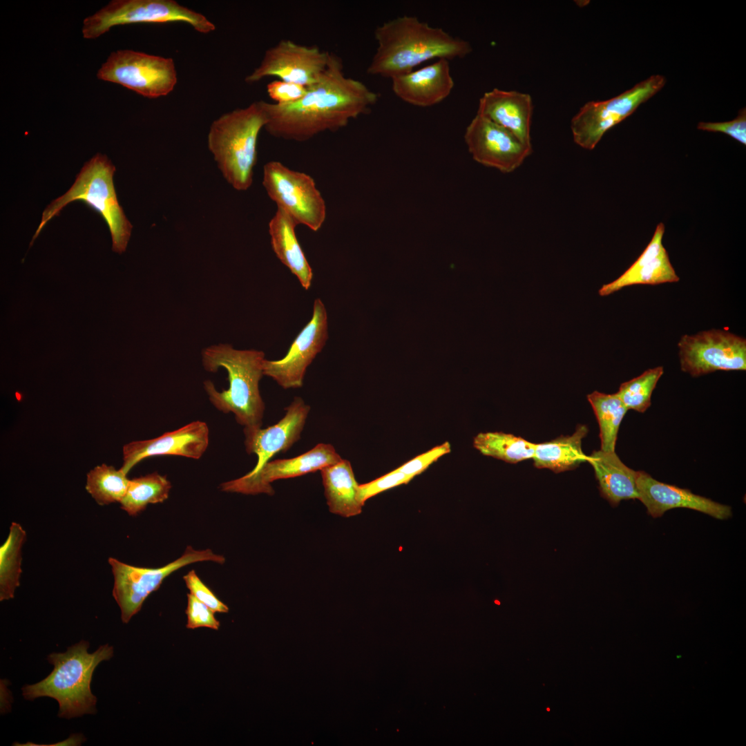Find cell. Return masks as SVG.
Segmentation results:
<instances>
[{
    "instance_id": "6da1fadb",
    "label": "cell",
    "mask_w": 746,
    "mask_h": 746,
    "mask_svg": "<svg viewBox=\"0 0 746 746\" xmlns=\"http://www.w3.org/2000/svg\"><path fill=\"white\" fill-rule=\"evenodd\" d=\"M378 98L362 82L345 76L341 59L331 52L325 72L302 98L285 105L263 101L265 129L276 137L305 142L347 126L368 113Z\"/></svg>"
},
{
    "instance_id": "7a4b0ae2",
    "label": "cell",
    "mask_w": 746,
    "mask_h": 746,
    "mask_svg": "<svg viewBox=\"0 0 746 746\" xmlns=\"http://www.w3.org/2000/svg\"><path fill=\"white\" fill-rule=\"evenodd\" d=\"M377 48L367 68L370 75L392 79L408 73L434 59L463 58L472 52L470 44L416 17L404 15L389 20L374 30Z\"/></svg>"
},
{
    "instance_id": "3957f363",
    "label": "cell",
    "mask_w": 746,
    "mask_h": 746,
    "mask_svg": "<svg viewBox=\"0 0 746 746\" xmlns=\"http://www.w3.org/2000/svg\"><path fill=\"white\" fill-rule=\"evenodd\" d=\"M265 353L256 350H236L231 345L220 343L206 347L202 353L206 371L215 372L220 367L228 373L229 388L218 392L207 380L204 390L209 401L218 410L232 412L244 429L261 428L265 403L259 390L263 374Z\"/></svg>"
},
{
    "instance_id": "277c9868",
    "label": "cell",
    "mask_w": 746,
    "mask_h": 746,
    "mask_svg": "<svg viewBox=\"0 0 746 746\" xmlns=\"http://www.w3.org/2000/svg\"><path fill=\"white\" fill-rule=\"evenodd\" d=\"M88 647L89 643L82 640L65 653L50 654L47 660L53 670L41 681L23 687L24 698L33 700L46 696L55 699L60 718L95 714L97 698L90 690L93 674L101 662L113 657V647L106 644L93 653L88 652Z\"/></svg>"
},
{
    "instance_id": "5b68a950",
    "label": "cell",
    "mask_w": 746,
    "mask_h": 746,
    "mask_svg": "<svg viewBox=\"0 0 746 746\" xmlns=\"http://www.w3.org/2000/svg\"><path fill=\"white\" fill-rule=\"evenodd\" d=\"M267 122L260 100L222 115L210 126L208 149L224 178L237 191H247L253 183L258 138Z\"/></svg>"
},
{
    "instance_id": "8992f818",
    "label": "cell",
    "mask_w": 746,
    "mask_h": 746,
    "mask_svg": "<svg viewBox=\"0 0 746 746\" xmlns=\"http://www.w3.org/2000/svg\"><path fill=\"white\" fill-rule=\"evenodd\" d=\"M115 171V166L101 153L85 163L70 188L43 211L30 247L47 222L66 204L80 200L100 214L106 222L112 238L113 251L119 254L124 252L131 238L132 224L117 200L113 183Z\"/></svg>"
},
{
    "instance_id": "52a82bcc",
    "label": "cell",
    "mask_w": 746,
    "mask_h": 746,
    "mask_svg": "<svg viewBox=\"0 0 746 746\" xmlns=\"http://www.w3.org/2000/svg\"><path fill=\"white\" fill-rule=\"evenodd\" d=\"M184 22L207 34L215 25L204 15L174 0H113L83 21L82 35L96 39L112 27L137 23Z\"/></svg>"
},
{
    "instance_id": "ba28073f",
    "label": "cell",
    "mask_w": 746,
    "mask_h": 746,
    "mask_svg": "<svg viewBox=\"0 0 746 746\" xmlns=\"http://www.w3.org/2000/svg\"><path fill=\"white\" fill-rule=\"evenodd\" d=\"M665 83L664 76L653 75L613 98L586 102L571 121L575 143L584 149L593 150L609 130L633 114Z\"/></svg>"
},
{
    "instance_id": "9c48e42d",
    "label": "cell",
    "mask_w": 746,
    "mask_h": 746,
    "mask_svg": "<svg viewBox=\"0 0 746 746\" xmlns=\"http://www.w3.org/2000/svg\"><path fill=\"white\" fill-rule=\"evenodd\" d=\"M204 561L223 564L225 557L211 549L195 550L191 546L179 558L160 568L134 566L109 557L114 579L113 596L120 609L122 621L128 623L140 611L147 597L157 590L170 574L188 564Z\"/></svg>"
},
{
    "instance_id": "30bf717a",
    "label": "cell",
    "mask_w": 746,
    "mask_h": 746,
    "mask_svg": "<svg viewBox=\"0 0 746 746\" xmlns=\"http://www.w3.org/2000/svg\"><path fill=\"white\" fill-rule=\"evenodd\" d=\"M262 185L277 208L298 224L318 231L326 218L325 202L309 175L290 169L278 161L263 167Z\"/></svg>"
},
{
    "instance_id": "8fae6325",
    "label": "cell",
    "mask_w": 746,
    "mask_h": 746,
    "mask_svg": "<svg viewBox=\"0 0 746 746\" xmlns=\"http://www.w3.org/2000/svg\"><path fill=\"white\" fill-rule=\"evenodd\" d=\"M97 77L149 98L167 95L178 81L172 58L132 50L112 52L98 70Z\"/></svg>"
},
{
    "instance_id": "7c38bea8",
    "label": "cell",
    "mask_w": 746,
    "mask_h": 746,
    "mask_svg": "<svg viewBox=\"0 0 746 746\" xmlns=\"http://www.w3.org/2000/svg\"><path fill=\"white\" fill-rule=\"evenodd\" d=\"M678 347L681 370L692 376L717 370H746V339L727 330L685 334Z\"/></svg>"
},
{
    "instance_id": "4fadbf2b",
    "label": "cell",
    "mask_w": 746,
    "mask_h": 746,
    "mask_svg": "<svg viewBox=\"0 0 746 746\" xmlns=\"http://www.w3.org/2000/svg\"><path fill=\"white\" fill-rule=\"evenodd\" d=\"M331 52L315 46L298 44L283 39L267 49L258 67L245 78L255 83L267 77L307 88L317 83L325 72Z\"/></svg>"
},
{
    "instance_id": "5bb4252c",
    "label": "cell",
    "mask_w": 746,
    "mask_h": 746,
    "mask_svg": "<svg viewBox=\"0 0 746 746\" xmlns=\"http://www.w3.org/2000/svg\"><path fill=\"white\" fill-rule=\"evenodd\" d=\"M327 315L320 298L314 303L312 318L279 360L265 359L263 374L284 389L300 388L307 367L322 350L327 339Z\"/></svg>"
},
{
    "instance_id": "9a60e30c",
    "label": "cell",
    "mask_w": 746,
    "mask_h": 746,
    "mask_svg": "<svg viewBox=\"0 0 746 746\" xmlns=\"http://www.w3.org/2000/svg\"><path fill=\"white\" fill-rule=\"evenodd\" d=\"M464 140L476 162L505 173L519 168L533 152L532 145L478 114L468 125Z\"/></svg>"
},
{
    "instance_id": "2e32d148",
    "label": "cell",
    "mask_w": 746,
    "mask_h": 746,
    "mask_svg": "<svg viewBox=\"0 0 746 746\" xmlns=\"http://www.w3.org/2000/svg\"><path fill=\"white\" fill-rule=\"evenodd\" d=\"M341 459L332 445L321 443L296 457L269 461L254 473L248 472L238 479L222 483L220 488L225 492L245 495H273L271 482L321 470Z\"/></svg>"
},
{
    "instance_id": "e0dca14e",
    "label": "cell",
    "mask_w": 746,
    "mask_h": 746,
    "mask_svg": "<svg viewBox=\"0 0 746 746\" xmlns=\"http://www.w3.org/2000/svg\"><path fill=\"white\" fill-rule=\"evenodd\" d=\"M206 423L193 421L178 430L152 439L132 441L123 448L121 470L127 474L142 459L156 455H178L198 459L209 445Z\"/></svg>"
},
{
    "instance_id": "ac0fdd59",
    "label": "cell",
    "mask_w": 746,
    "mask_h": 746,
    "mask_svg": "<svg viewBox=\"0 0 746 746\" xmlns=\"http://www.w3.org/2000/svg\"><path fill=\"white\" fill-rule=\"evenodd\" d=\"M636 484L638 499L655 518L676 508L694 510L718 519H726L732 515L729 506L696 495L688 489L660 482L644 471H638Z\"/></svg>"
},
{
    "instance_id": "d6986e66",
    "label": "cell",
    "mask_w": 746,
    "mask_h": 746,
    "mask_svg": "<svg viewBox=\"0 0 746 746\" xmlns=\"http://www.w3.org/2000/svg\"><path fill=\"white\" fill-rule=\"evenodd\" d=\"M310 407L300 397H295L286 408L285 416L268 428L244 429L248 454L257 456V463L250 473L259 470L277 453L285 452L300 437Z\"/></svg>"
},
{
    "instance_id": "ffe728a7",
    "label": "cell",
    "mask_w": 746,
    "mask_h": 746,
    "mask_svg": "<svg viewBox=\"0 0 746 746\" xmlns=\"http://www.w3.org/2000/svg\"><path fill=\"white\" fill-rule=\"evenodd\" d=\"M397 97L411 105L429 107L436 105L451 93L455 82L449 61L434 63L391 79Z\"/></svg>"
},
{
    "instance_id": "44dd1931",
    "label": "cell",
    "mask_w": 746,
    "mask_h": 746,
    "mask_svg": "<svg viewBox=\"0 0 746 746\" xmlns=\"http://www.w3.org/2000/svg\"><path fill=\"white\" fill-rule=\"evenodd\" d=\"M664 229L662 222L657 225L650 242L642 254L620 277L604 285L599 289L600 296H608L633 285H657L679 280L662 245Z\"/></svg>"
},
{
    "instance_id": "7402d4cb",
    "label": "cell",
    "mask_w": 746,
    "mask_h": 746,
    "mask_svg": "<svg viewBox=\"0 0 746 746\" xmlns=\"http://www.w3.org/2000/svg\"><path fill=\"white\" fill-rule=\"evenodd\" d=\"M533 110L529 94L493 88L479 99L477 114L510 131L525 144L532 145Z\"/></svg>"
},
{
    "instance_id": "603a6c76",
    "label": "cell",
    "mask_w": 746,
    "mask_h": 746,
    "mask_svg": "<svg viewBox=\"0 0 746 746\" xmlns=\"http://www.w3.org/2000/svg\"><path fill=\"white\" fill-rule=\"evenodd\" d=\"M588 461L593 468L601 495L611 504L638 499V471L626 466L615 451H593Z\"/></svg>"
},
{
    "instance_id": "cb8c5ba5",
    "label": "cell",
    "mask_w": 746,
    "mask_h": 746,
    "mask_svg": "<svg viewBox=\"0 0 746 746\" xmlns=\"http://www.w3.org/2000/svg\"><path fill=\"white\" fill-rule=\"evenodd\" d=\"M298 224L283 210L277 209L269 222L271 247L280 261L309 289L313 278L310 267L296 236Z\"/></svg>"
},
{
    "instance_id": "d4e9b609",
    "label": "cell",
    "mask_w": 746,
    "mask_h": 746,
    "mask_svg": "<svg viewBox=\"0 0 746 746\" xmlns=\"http://www.w3.org/2000/svg\"><path fill=\"white\" fill-rule=\"evenodd\" d=\"M320 471L329 511L344 517L361 514L364 505L350 462L342 459Z\"/></svg>"
},
{
    "instance_id": "484cf974",
    "label": "cell",
    "mask_w": 746,
    "mask_h": 746,
    "mask_svg": "<svg viewBox=\"0 0 746 746\" xmlns=\"http://www.w3.org/2000/svg\"><path fill=\"white\" fill-rule=\"evenodd\" d=\"M585 425L577 426L570 436H562L552 441L536 443L533 460L537 468H548L561 472L576 468L589 461L582 449V441L586 435Z\"/></svg>"
},
{
    "instance_id": "4316f807",
    "label": "cell",
    "mask_w": 746,
    "mask_h": 746,
    "mask_svg": "<svg viewBox=\"0 0 746 746\" xmlns=\"http://www.w3.org/2000/svg\"><path fill=\"white\" fill-rule=\"evenodd\" d=\"M536 443L503 432L477 434L473 446L482 455L510 463L533 459Z\"/></svg>"
},
{
    "instance_id": "83f0119b",
    "label": "cell",
    "mask_w": 746,
    "mask_h": 746,
    "mask_svg": "<svg viewBox=\"0 0 746 746\" xmlns=\"http://www.w3.org/2000/svg\"><path fill=\"white\" fill-rule=\"evenodd\" d=\"M26 531L22 526L12 522L9 534L0 547V600L14 597L19 586L21 573V547L26 539Z\"/></svg>"
},
{
    "instance_id": "f1b7e54d",
    "label": "cell",
    "mask_w": 746,
    "mask_h": 746,
    "mask_svg": "<svg viewBox=\"0 0 746 746\" xmlns=\"http://www.w3.org/2000/svg\"><path fill=\"white\" fill-rule=\"evenodd\" d=\"M171 488L166 476L153 472L129 481L128 489L120 501L121 508L131 516H136L148 504L165 501Z\"/></svg>"
},
{
    "instance_id": "f546056e",
    "label": "cell",
    "mask_w": 746,
    "mask_h": 746,
    "mask_svg": "<svg viewBox=\"0 0 746 746\" xmlns=\"http://www.w3.org/2000/svg\"><path fill=\"white\" fill-rule=\"evenodd\" d=\"M600 428V450L615 451L620 423L628 409L617 394L594 391L588 394Z\"/></svg>"
},
{
    "instance_id": "4dcf8cb0",
    "label": "cell",
    "mask_w": 746,
    "mask_h": 746,
    "mask_svg": "<svg viewBox=\"0 0 746 746\" xmlns=\"http://www.w3.org/2000/svg\"><path fill=\"white\" fill-rule=\"evenodd\" d=\"M126 475L121 469L103 463L87 474L86 489L99 505L120 502L130 481Z\"/></svg>"
},
{
    "instance_id": "1f68e13d",
    "label": "cell",
    "mask_w": 746,
    "mask_h": 746,
    "mask_svg": "<svg viewBox=\"0 0 746 746\" xmlns=\"http://www.w3.org/2000/svg\"><path fill=\"white\" fill-rule=\"evenodd\" d=\"M663 372L662 366L649 369L622 383L615 394L628 410L644 412L651 405L652 392Z\"/></svg>"
},
{
    "instance_id": "d6a6232c",
    "label": "cell",
    "mask_w": 746,
    "mask_h": 746,
    "mask_svg": "<svg viewBox=\"0 0 746 746\" xmlns=\"http://www.w3.org/2000/svg\"><path fill=\"white\" fill-rule=\"evenodd\" d=\"M413 478L397 468L368 483L359 485L358 495L361 503L389 489L409 483Z\"/></svg>"
},
{
    "instance_id": "836d02e7",
    "label": "cell",
    "mask_w": 746,
    "mask_h": 746,
    "mask_svg": "<svg viewBox=\"0 0 746 746\" xmlns=\"http://www.w3.org/2000/svg\"><path fill=\"white\" fill-rule=\"evenodd\" d=\"M186 628L194 629L200 627L218 630L220 622L216 618L214 612L206 604L201 602L190 593L187 594Z\"/></svg>"
},
{
    "instance_id": "e575fe53",
    "label": "cell",
    "mask_w": 746,
    "mask_h": 746,
    "mask_svg": "<svg viewBox=\"0 0 746 746\" xmlns=\"http://www.w3.org/2000/svg\"><path fill=\"white\" fill-rule=\"evenodd\" d=\"M185 584L195 598L209 606L214 613H227L229 607L220 601L216 595L199 578L194 570H191L183 577Z\"/></svg>"
},
{
    "instance_id": "d590c367",
    "label": "cell",
    "mask_w": 746,
    "mask_h": 746,
    "mask_svg": "<svg viewBox=\"0 0 746 746\" xmlns=\"http://www.w3.org/2000/svg\"><path fill=\"white\" fill-rule=\"evenodd\" d=\"M450 444L448 441H446L443 443L435 446L430 450L415 457L397 468V469L404 474L414 478L425 471L432 463L437 461L440 457L450 453Z\"/></svg>"
},
{
    "instance_id": "8d00e7d4",
    "label": "cell",
    "mask_w": 746,
    "mask_h": 746,
    "mask_svg": "<svg viewBox=\"0 0 746 746\" xmlns=\"http://www.w3.org/2000/svg\"><path fill=\"white\" fill-rule=\"evenodd\" d=\"M697 128L702 131L725 133L741 144H746V108H741L733 120L724 122H701Z\"/></svg>"
},
{
    "instance_id": "74e56055",
    "label": "cell",
    "mask_w": 746,
    "mask_h": 746,
    "mask_svg": "<svg viewBox=\"0 0 746 746\" xmlns=\"http://www.w3.org/2000/svg\"><path fill=\"white\" fill-rule=\"evenodd\" d=\"M308 88L283 80H276L267 85V92L275 104L285 105L302 98Z\"/></svg>"
},
{
    "instance_id": "f35d334b",
    "label": "cell",
    "mask_w": 746,
    "mask_h": 746,
    "mask_svg": "<svg viewBox=\"0 0 746 746\" xmlns=\"http://www.w3.org/2000/svg\"><path fill=\"white\" fill-rule=\"evenodd\" d=\"M547 711H550V709H549V708H547Z\"/></svg>"
}]
</instances>
